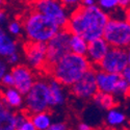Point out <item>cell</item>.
Returning a JSON list of instances; mask_svg holds the SVG:
<instances>
[{
  "label": "cell",
  "mask_w": 130,
  "mask_h": 130,
  "mask_svg": "<svg viewBox=\"0 0 130 130\" xmlns=\"http://www.w3.org/2000/svg\"><path fill=\"white\" fill-rule=\"evenodd\" d=\"M109 16L97 5L83 7L78 6L69 16L66 29L71 35L79 36L91 42L102 38L104 27Z\"/></svg>",
  "instance_id": "obj_1"
},
{
  "label": "cell",
  "mask_w": 130,
  "mask_h": 130,
  "mask_svg": "<svg viewBox=\"0 0 130 130\" xmlns=\"http://www.w3.org/2000/svg\"><path fill=\"white\" fill-rule=\"evenodd\" d=\"M92 66L85 56L69 52L49 69L53 79L63 86H71Z\"/></svg>",
  "instance_id": "obj_2"
},
{
  "label": "cell",
  "mask_w": 130,
  "mask_h": 130,
  "mask_svg": "<svg viewBox=\"0 0 130 130\" xmlns=\"http://www.w3.org/2000/svg\"><path fill=\"white\" fill-rule=\"evenodd\" d=\"M23 30L29 42L47 44L49 40L60 29L48 18L32 10L23 20Z\"/></svg>",
  "instance_id": "obj_3"
},
{
  "label": "cell",
  "mask_w": 130,
  "mask_h": 130,
  "mask_svg": "<svg viewBox=\"0 0 130 130\" xmlns=\"http://www.w3.org/2000/svg\"><path fill=\"white\" fill-rule=\"evenodd\" d=\"M102 38L109 47L127 49L130 45V23L128 19L109 18L104 27Z\"/></svg>",
  "instance_id": "obj_4"
},
{
  "label": "cell",
  "mask_w": 130,
  "mask_h": 130,
  "mask_svg": "<svg viewBox=\"0 0 130 130\" xmlns=\"http://www.w3.org/2000/svg\"><path fill=\"white\" fill-rule=\"evenodd\" d=\"M24 105L27 112L34 115L47 111L49 108L48 82L45 79L36 80L30 90L24 95Z\"/></svg>",
  "instance_id": "obj_5"
},
{
  "label": "cell",
  "mask_w": 130,
  "mask_h": 130,
  "mask_svg": "<svg viewBox=\"0 0 130 130\" xmlns=\"http://www.w3.org/2000/svg\"><path fill=\"white\" fill-rule=\"evenodd\" d=\"M34 6L36 12L48 18L60 29L67 27L70 15L59 0H36Z\"/></svg>",
  "instance_id": "obj_6"
},
{
  "label": "cell",
  "mask_w": 130,
  "mask_h": 130,
  "mask_svg": "<svg viewBox=\"0 0 130 130\" xmlns=\"http://www.w3.org/2000/svg\"><path fill=\"white\" fill-rule=\"evenodd\" d=\"M71 34L66 29H59L54 35L49 42L46 44L47 46V62L45 69H50L56 61L70 52L69 41Z\"/></svg>",
  "instance_id": "obj_7"
},
{
  "label": "cell",
  "mask_w": 130,
  "mask_h": 130,
  "mask_svg": "<svg viewBox=\"0 0 130 130\" xmlns=\"http://www.w3.org/2000/svg\"><path fill=\"white\" fill-rule=\"evenodd\" d=\"M129 66L130 53L128 49L110 47L97 68L107 73L121 74V72Z\"/></svg>",
  "instance_id": "obj_8"
},
{
  "label": "cell",
  "mask_w": 130,
  "mask_h": 130,
  "mask_svg": "<svg viewBox=\"0 0 130 130\" xmlns=\"http://www.w3.org/2000/svg\"><path fill=\"white\" fill-rule=\"evenodd\" d=\"M71 93L81 100H90L97 94V84H96V70L91 68L86 71L82 76L72 84Z\"/></svg>",
  "instance_id": "obj_9"
},
{
  "label": "cell",
  "mask_w": 130,
  "mask_h": 130,
  "mask_svg": "<svg viewBox=\"0 0 130 130\" xmlns=\"http://www.w3.org/2000/svg\"><path fill=\"white\" fill-rule=\"evenodd\" d=\"M25 56L29 67L40 70L45 69L47 62V46L44 43L29 42L25 45Z\"/></svg>",
  "instance_id": "obj_10"
},
{
  "label": "cell",
  "mask_w": 130,
  "mask_h": 130,
  "mask_svg": "<svg viewBox=\"0 0 130 130\" xmlns=\"http://www.w3.org/2000/svg\"><path fill=\"white\" fill-rule=\"evenodd\" d=\"M10 73L14 78V88L24 96L36 81L34 73L27 66L23 64L14 66Z\"/></svg>",
  "instance_id": "obj_11"
},
{
  "label": "cell",
  "mask_w": 130,
  "mask_h": 130,
  "mask_svg": "<svg viewBox=\"0 0 130 130\" xmlns=\"http://www.w3.org/2000/svg\"><path fill=\"white\" fill-rule=\"evenodd\" d=\"M109 45L105 42L103 38L96 39L88 43V49H86L85 57L90 62V64L94 67H98L107 51L109 50Z\"/></svg>",
  "instance_id": "obj_12"
},
{
  "label": "cell",
  "mask_w": 130,
  "mask_h": 130,
  "mask_svg": "<svg viewBox=\"0 0 130 130\" xmlns=\"http://www.w3.org/2000/svg\"><path fill=\"white\" fill-rule=\"evenodd\" d=\"M121 76L120 74H113V73H107L101 70L96 71V84L97 90L100 93L115 95L117 84L120 80Z\"/></svg>",
  "instance_id": "obj_13"
},
{
  "label": "cell",
  "mask_w": 130,
  "mask_h": 130,
  "mask_svg": "<svg viewBox=\"0 0 130 130\" xmlns=\"http://www.w3.org/2000/svg\"><path fill=\"white\" fill-rule=\"evenodd\" d=\"M48 90H49V107H59L66 103V91L64 86L61 85L55 79H49Z\"/></svg>",
  "instance_id": "obj_14"
},
{
  "label": "cell",
  "mask_w": 130,
  "mask_h": 130,
  "mask_svg": "<svg viewBox=\"0 0 130 130\" xmlns=\"http://www.w3.org/2000/svg\"><path fill=\"white\" fill-rule=\"evenodd\" d=\"M3 105L10 109H18L24 105V96L15 88H4L0 93Z\"/></svg>",
  "instance_id": "obj_15"
},
{
  "label": "cell",
  "mask_w": 130,
  "mask_h": 130,
  "mask_svg": "<svg viewBox=\"0 0 130 130\" xmlns=\"http://www.w3.org/2000/svg\"><path fill=\"white\" fill-rule=\"evenodd\" d=\"M105 122L107 126L111 130L121 129L127 122V116L126 113L120 109V108L113 107L111 109L107 110L105 116Z\"/></svg>",
  "instance_id": "obj_16"
},
{
  "label": "cell",
  "mask_w": 130,
  "mask_h": 130,
  "mask_svg": "<svg viewBox=\"0 0 130 130\" xmlns=\"http://www.w3.org/2000/svg\"><path fill=\"white\" fill-rule=\"evenodd\" d=\"M15 52H18L17 42L2 27H0V56L7 57Z\"/></svg>",
  "instance_id": "obj_17"
},
{
  "label": "cell",
  "mask_w": 130,
  "mask_h": 130,
  "mask_svg": "<svg viewBox=\"0 0 130 130\" xmlns=\"http://www.w3.org/2000/svg\"><path fill=\"white\" fill-rule=\"evenodd\" d=\"M17 112L5 106L0 108V130H16Z\"/></svg>",
  "instance_id": "obj_18"
},
{
  "label": "cell",
  "mask_w": 130,
  "mask_h": 130,
  "mask_svg": "<svg viewBox=\"0 0 130 130\" xmlns=\"http://www.w3.org/2000/svg\"><path fill=\"white\" fill-rule=\"evenodd\" d=\"M29 118L37 130H47L50 127V125L53 123L51 115L48 111L37 112L31 115Z\"/></svg>",
  "instance_id": "obj_19"
},
{
  "label": "cell",
  "mask_w": 130,
  "mask_h": 130,
  "mask_svg": "<svg viewBox=\"0 0 130 130\" xmlns=\"http://www.w3.org/2000/svg\"><path fill=\"white\" fill-rule=\"evenodd\" d=\"M88 41H85L83 38L79 36L71 35L70 41H69V48L70 52L77 54V55L85 56L86 49H88Z\"/></svg>",
  "instance_id": "obj_20"
},
{
  "label": "cell",
  "mask_w": 130,
  "mask_h": 130,
  "mask_svg": "<svg viewBox=\"0 0 130 130\" xmlns=\"http://www.w3.org/2000/svg\"><path fill=\"white\" fill-rule=\"evenodd\" d=\"M93 100H94L95 105H97L101 109H104L106 111L116 107V98L112 95H109V94L97 92V94L93 97Z\"/></svg>",
  "instance_id": "obj_21"
},
{
  "label": "cell",
  "mask_w": 130,
  "mask_h": 130,
  "mask_svg": "<svg viewBox=\"0 0 130 130\" xmlns=\"http://www.w3.org/2000/svg\"><path fill=\"white\" fill-rule=\"evenodd\" d=\"M16 130H37V129L30 121V118L24 111H18Z\"/></svg>",
  "instance_id": "obj_22"
},
{
  "label": "cell",
  "mask_w": 130,
  "mask_h": 130,
  "mask_svg": "<svg viewBox=\"0 0 130 130\" xmlns=\"http://www.w3.org/2000/svg\"><path fill=\"white\" fill-rule=\"evenodd\" d=\"M97 6L106 14L112 13L113 10L119 8V0H97Z\"/></svg>",
  "instance_id": "obj_23"
},
{
  "label": "cell",
  "mask_w": 130,
  "mask_h": 130,
  "mask_svg": "<svg viewBox=\"0 0 130 130\" xmlns=\"http://www.w3.org/2000/svg\"><path fill=\"white\" fill-rule=\"evenodd\" d=\"M129 90H130V82L120 78L118 84H117V89H116V93L113 95L115 98H118V97H126L129 94Z\"/></svg>",
  "instance_id": "obj_24"
},
{
  "label": "cell",
  "mask_w": 130,
  "mask_h": 130,
  "mask_svg": "<svg viewBox=\"0 0 130 130\" xmlns=\"http://www.w3.org/2000/svg\"><path fill=\"white\" fill-rule=\"evenodd\" d=\"M7 29L10 36H20L23 31V26L19 21H12L10 23H8Z\"/></svg>",
  "instance_id": "obj_25"
},
{
  "label": "cell",
  "mask_w": 130,
  "mask_h": 130,
  "mask_svg": "<svg viewBox=\"0 0 130 130\" xmlns=\"http://www.w3.org/2000/svg\"><path fill=\"white\" fill-rule=\"evenodd\" d=\"M59 1L67 9H72V10L80 6L81 3V0H59Z\"/></svg>",
  "instance_id": "obj_26"
},
{
  "label": "cell",
  "mask_w": 130,
  "mask_h": 130,
  "mask_svg": "<svg viewBox=\"0 0 130 130\" xmlns=\"http://www.w3.org/2000/svg\"><path fill=\"white\" fill-rule=\"evenodd\" d=\"M0 84H2L4 88H14V78H13L12 73L7 72L3 76V78L1 79Z\"/></svg>",
  "instance_id": "obj_27"
},
{
  "label": "cell",
  "mask_w": 130,
  "mask_h": 130,
  "mask_svg": "<svg viewBox=\"0 0 130 130\" xmlns=\"http://www.w3.org/2000/svg\"><path fill=\"white\" fill-rule=\"evenodd\" d=\"M6 58V61L9 63V64H13V66H17L19 60H20V55L18 52H15L13 54H10V55H8Z\"/></svg>",
  "instance_id": "obj_28"
},
{
  "label": "cell",
  "mask_w": 130,
  "mask_h": 130,
  "mask_svg": "<svg viewBox=\"0 0 130 130\" xmlns=\"http://www.w3.org/2000/svg\"><path fill=\"white\" fill-rule=\"evenodd\" d=\"M47 130H68V127L62 122H56V123H52Z\"/></svg>",
  "instance_id": "obj_29"
},
{
  "label": "cell",
  "mask_w": 130,
  "mask_h": 130,
  "mask_svg": "<svg viewBox=\"0 0 130 130\" xmlns=\"http://www.w3.org/2000/svg\"><path fill=\"white\" fill-rule=\"evenodd\" d=\"M7 64L6 62L0 60V82H1V79L3 78V76L7 73Z\"/></svg>",
  "instance_id": "obj_30"
},
{
  "label": "cell",
  "mask_w": 130,
  "mask_h": 130,
  "mask_svg": "<svg viewBox=\"0 0 130 130\" xmlns=\"http://www.w3.org/2000/svg\"><path fill=\"white\" fill-rule=\"evenodd\" d=\"M120 76H121V78H123V79H125V80H127V81L130 82V66L127 67L126 69H124L121 72Z\"/></svg>",
  "instance_id": "obj_31"
},
{
  "label": "cell",
  "mask_w": 130,
  "mask_h": 130,
  "mask_svg": "<svg viewBox=\"0 0 130 130\" xmlns=\"http://www.w3.org/2000/svg\"><path fill=\"white\" fill-rule=\"evenodd\" d=\"M94 5H97V0H81L80 3V6L83 7H90Z\"/></svg>",
  "instance_id": "obj_32"
},
{
  "label": "cell",
  "mask_w": 130,
  "mask_h": 130,
  "mask_svg": "<svg viewBox=\"0 0 130 130\" xmlns=\"http://www.w3.org/2000/svg\"><path fill=\"white\" fill-rule=\"evenodd\" d=\"M76 129H77V130H94L93 127H92L90 124L85 123V122H81V123H79Z\"/></svg>",
  "instance_id": "obj_33"
},
{
  "label": "cell",
  "mask_w": 130,
  "mask_h": 130,
  "mask_svg": "<svg viewBox=\"0 0 130 130\" xmlns=\"http://www.w3.org/2000/svg\"><path fill=\"white\" fill-rule=\"evenodd\" d=\"M6 20H7L6 14L3 12V10L0 9V27H2V25L6 22Z\"/></svg>",
  "instance_id": "obj_34"
},
{
  "label": "cell",
  "mask_w": 130,
  "mask_h": 130,
  "mask_svg": "<svg viewBox=\"0 0 130 130\" xmlns=\"http://www.w3.org/2000/svg\"><path fill=\"white\" fill-rule=\"evenodd\" d=\"M4 105H3V102H2V98H1V94H0V108L1 107H3Z\"/></svg>",
  "instance_id": "obj_35"
},
{
  "label": "cell",
  "mask_w": 130,
  "mask_h": 130,
  "mask_svg": "<svg viewBox=\"0 0 130 130\" xmlns=\"http://www.w3.org/2000/svg\"><path fill=\"white\" fill-rule=\"evenodd\" d=\"M97 130H111L109 128H100V129H97Z\"/></svg>",
  "instance_id": "obj_36"
},
{
  "label": "cell",
  "mask_w": 130,
  "mask_h": 130,
  "mask_svg": "<svg viewBox=\"0 0 130 130\" xmlns=\"http://www.w3.org/2000/svg\"><path fill=\"white\" fill-rule=\"evenodd\" d=\"M3 2H4V0H0V7H1V6H2Z\"/></svg>",
  "instance_id": "obj_37"
},
{
  "label": "cell",
  "mask_w": 130,
  "mask_h": 130,
  "mask_svg": "<svg viewBox=\"0 0 130 130\" xmlns=\"http://www.w3.org/2000/svg\"><path fill=\"white\" fill-rule=\"evenodd\" d=\"M118 130H129L128 128H121V129H118Z\"/></svg>",
  "instance_id": "obj_38"
}]
</instances>
